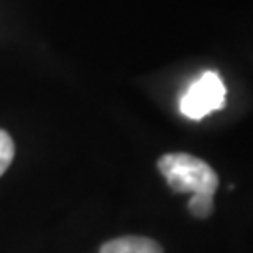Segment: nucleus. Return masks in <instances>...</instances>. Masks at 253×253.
Listing matches in <instances>:
<instances>
[{
  "label": "nucleus",
  "instance_id": "7ed1b4c3",
  "mask_svg": "<svg viewBox=\"0 0 253 253\" xmlns=\"http://www.w3.org/2000/svg\"><path fill=\"white\" fill-rule=\"evenodd\" d=\"M100 253H163V248L146 236H120L105 242Z\"/></svg>",
  "mask_w": 253,
  "mask_h": 253
},
{
  "label": "nucleus",
  "instance_id": "39448f33",
  "mask_svg": "<svg viewBox=\"0 0 253 253\" xmlns=\"http://www.w3.org/2000/svg\"><path fill=\"white\" fill-rule=\"evenodd\" d=\"M13 156H15V145L11 137L4 129H0V174L6 172L9 163L13 162Z\"/></svg>",
  "mask_w": 253,
  "mask_h": 253
},
{
  "label": "nucleus",
  "instance_id": "20e7f679",
  "mask_svg": "<svg viewBox=\"0 0 253 253\" xmlns=\"http://www.w3.org/2000/svg\"><path fill=\"white\" fill-rule=\"evenodd\" d=\"M188 208L190 212L195 217H201L205 219L212 214L214 210V197L212 195H191L190 203H188Z\"/></svg>",
  "mask_w": 253,
  "mask_h": 253
},
{
  "label": "nucleus",
  "instance_id": "f03ea898",
  "mask_svg": "<svg viewBox=\"0 0 253 253\" xmlns=\"http://www.w3.org/2000/svg\"><path fill=\"white\" fill-rule=\"evenodd\" d=\"M225 107V84L217 72H205L180 98V113L190 120L203 118Z\"/></svg>",
  "mask_w": 253,
  "mask_h": 253
},
{
  "label": "nucleus",
  "instance_id": "f257e3e1",
  "mask_svg": "<svg viewBox=\"0 0 253 253\" xmlns=\"http://www.w3.org/2000/svg\"><path fill=\"white\" fill-rule=\"evenodd\" d=\"M158 169L176 193L214 197L217 184H219L216 171L207 162H203L191 154H165L158 162Z\"/></svg>",
  "mask_w": 253,
  "mask_h": 253
}]
</instances>
